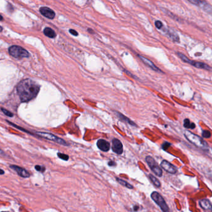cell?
I'll return each mask as SVG.
<instances>
[{"mask_svg": "<svg viewBox=\"0 0 212 212\" xmlns=\"http://www.w3.org/2000/svg\"><path fill=\"white\" fill-rule=\"evenodd\" d=\"M16 89L21 102H28L37 96L40 90V86L34 80L26 79L18 83Z\"/></svg>", "mask_w": 212, "mask_h": 212, "instance_id": "1", "label": "cell"}, {"mask_svg": "<svg viewBox=\"0 0 212 212\" xmlns=\"http://www.w3.org/2000/svg\"><path fill=\"white\" fill-rule=\"evenodd\" d=\"M184 136L190 143L195 145L197 148L204 149L209 148L207 142L203 138L198 136V135L192 133L189 131H186L184 133Z\"/></svg>", "mask_w": 212, "mask_h": 212, "instance_id": "2", "label": "cell"}, {"mask_svg": "<svg viewBox=\"0 0 212 212\" xmlns=\"http://www.w3.org/2000/svg\"><path fill=\"white\" fill-rule=\"evenodd\" d=\"M9 54L15 59H21L22 58L29 57L30 54L25 49L19 45H12L9 48Z\"/></svg>", "mask_w": 212, "mask_h": 212, "instance_id": "3", "label": "cell"}, {"mask_svg": "<svg viewBox=\"0 0 212 212\" xmlns=\"http://www.w3.org/2000/svg\"><path fill=\"white\" fill-rule=\"evenodd\" d=\"M176 54H177V56H178L183 62H184L189 64L190 65H192V66H194L196 68L205 69V70H211L212 69L211 67L209 66L208 64L205 63H203V62H196V61L190 60L181 52H177Z\"/></svg>", "mask_w": 212, "mask_h": 212, "instance_id": "4", "label": "cell"}, {"mask_svg": "<svg viewBox=\"0 0 212 212\" xmlns=\"http://www.w3.org/2000/svg\"><path fill=\"white\" fill-rule=\"evenodd\" d=\"M35 135L36 136H37L40 137L45 139L47 140H49V141H52L56 142V143L59 144L60 145H63V146H69V144H68L67 142L64 141V140H62V138H60L59 137H57V136H55L51 133H46V132H39L37 131L35 133Z\"/></svg>", "mask_w": 212, "mask_h": 212, "instance_id": "5", "label": "cell"}, {"mask_svg": "<svg viewBox=\"0 0 212 212\" xmlns=\"http://www.w3.org/2000/svg\"><path fill=\"white\" fill-rule=\"evenodd\" d=\"M151 196L155 203L159 205L162 211L163 212H170L168 205L160 194L157 192H153L151 195Z\"/></svg>", "mask_w": 212, "mask_h": 212, "instance_id": "6", "label": "cell"}, {"mask_svg": "<svg viewBox=\"0 0 212 212\" xmlns=\"http://www.w3.org/2000/svg\"><path fill=\"white\" fill-rule=\"evenodd\" d=\"M146 161L151 171L155 173L158 177H162L163 175V171L161 168L159 166L155 159L151 156H147L146 157Z\"/></svg>", "mask_w": 212, "mask_h": 212, "instance_id": "7", "label": "cell"}, {"mask_svg": "<svg viewBox=\"0 0 212 212\" xmlns=\"http://www.w3.org/2000/svg\"><path fill=\"white\" fill-rule=\"evenodd\" d=\"M189 3L194 4V5L200 7L205 12L211 14L212 13V7L209 3L205 1H199V0H188Z\"/></svg>", "mask_w": 212, "mask_h": 212, "instance_id": "8", "label": "cell"}, {"mask_svg": "<svg viewBox=\"0 0 212 212\" xmlns=\"http://www.w3.org/2000/svg\"><path fill=\"white\" fill-rule=\"evenodd\" d=\"M161 166L162 167L164 170L167 172L169 173H172V174H174L177 172V169L172 165L171 163H169V161L166 160H163L161 162Z\"/></svg>", "mask_w": 212, "mask_h": 212, "instance_id": "9", "label": "cell"}, {"mask_svg": "<svg viewBox=\"0 0 212 212\" xmlns=\"http://www.w3.org/2000/svg\"><path fill=\"white\" fill-rule=\"evenodd\" d=\"M112 151L117 154H121L123 152V146L122 142L116 138L112 141Z\"/></svg>", "mask_w": 212, "mask_h": 212, "instance_id": "10", "label": "cell"}, {"mask_svg": "<svg viewBox=\"0 0 212 212\" xmlns=\"http://www.w3.org/2000/svg\"><path fill=\"white\" fill-rule=\"evenodd\" d=\"M9 167L12 170L16 172L19 176L23 177V178H28L30 177V173L28 172V171H26V169L21 167L18 166L16 165H11Z\"/></svg>", "mask_w": 212, "mask_h": 212, "instance_id": "11", "label": "cell"}, {"mask_svg": "<svg viewBox=\"0 0 212 212\" xmlns=\"http://www.w3.org/2000/svg\"><path fill=\"white\" fill-rule=\"evenodd\" d=\"M39 11L42 15L50 19H53L56 16L54 11L48 7H41L39 9Z\"/></svg>", "mask_w": 212, "mask_h": 212, "instance_id": "12", "label": "cell"}, {"mask_svg": "<svg viewBox=\"0 0 212 212\" xmlns=\"http://www.w3.org/2000/svg\"><path fill=\"white\" fill-rule=\"evenodd\" d=\"M137 56L141 60V61L142 62L147 65V66H148L149 68H151L152 70L156 71V72H160V73L163 72H162V70H161V69L159 68H158L157 67H156L155 65V64H154L149 59H147V58H146V57L142 56L141 55H137Z\"/></svg>", "mask_w": 212, "mask_h": 212, "instance_id": "13", "label": "cell"}, {"mask_svg": "<svg viewBox=\"0 0 212 212\" xmlns=\"http://www.w3.org/2000/svg\"><path fill=\"white\" fill-rule=\"evenodd\" d=\"M96 145H97L98 149L103 152H108L110 149V142L105 140H103V139L99 140L96 142Z\"/></svg>", "mask_w": 212, "mask_h": 212, "instance_id": "14", "label": "cell"}, {"mask_svg": "<svg viewBox=\"0 0 212 212\" xmlns=\"http://www.w3.org/2000/svg\"><path fill=\"white\" fill-rule=\"evenodd\" d=\"M199 205L202 209L208 211H212V204L208 199H202L199 201Z\"/></svg>", "mask_w": 212, "mask_h": 212, "instance_id": "15", "label": "cell"}, {"mask_svg": "<svg viewBox=\"0 0 212 212\" xmlns=\"http://www.w3.org/2000/svg\"><path fill=\"white\" fill-rule=\"evenodd\" d=\"M163 30L173 41L178 42L179 41V37L178 36V34H177L174 30H173L172 29H166L165 28H164Z\"/></svg>", "mask_w": 212, "mask_h": 212, "instance_id": "16", "label": "cell"}, {"mask_svg": "<svg viewBox=\"0 0 212 212\" xmlns=\"http://www.w3.org/2000/svg\"><path fill=\"white\" fill-rule=\"evenodd\" d=\"M44 34L45 36H47L49 38H55L56 37V33L52 28H45L44 29Z\"/></svg>", "mask_w": 212, "mask_h": 212, "instance_id": "17", "label": "cell"}, {"mask_svg": "<svg viewBox=\"0 0 212 212\" xmlns=\"http://www.w3.org/2000/svg\"><path fill=\"white\" fill-rule=\"evenodd\" d=\"M116 113L117 114L118 116L119 117V119H121V120H122V121H125V123H128V124H129L130 125H131V126H136V125L135 124V123H134L133 121H132L130 119H129V118H128L127 117L125 116L124 115H123L122 114L119 113V112H116Z\"/></svg>", "mask_w": 212, "mask_h": 212, "instance_id": "18", "label": "cell"}, {"mask_svg": "<svg viewBox=\"0 0 212 212\" xmlns=\"http://www.w3.org/2000/svg\"><path fill=\"white\" fill-rule=\"evenodd\" d=\"M184 126L187 129H195V125L194 123H191L188 119H185L184 121Z\"/></svg>", "mask_w": 212, "mask_h": 212, "instance_id": "19", "label": "cell"}, {"mask_svg": "<svg viewBox=\"0 0 212 212\" xmlns=\"http://www.w3.org/2000/svg\"><path fill=\"white\" fill-rule=\"evenodd\" d=\"M116 180L119 184H121V186H124V187L128 188H129V189H132V188H133V186H132V185H131L130 184H129L128 182H127L126 181H125L124 180H123L121 179H119V178H116Z\"/></svg>", "mask_w": 212, "mask_h": 212, "instance_id": "20", "label": "cell"}, {"mask_svg": "<svg viewBox=\"0 0 212 212\" xmlns=\"http://www.w3.org/2000/svg\"><path fill=\"white\" fill-rule=\"evenodd\" d=\"M149 179L151 180V181L152 182V183L157 187H160L161 184V182H159V180H158L156 177H154L153 175L152 174H149Z\"/></svg>", "mask_w": 212, "mask_h": 212, "instance_id": "21", "label": "cell"}, {"mask_svg": "<svg viewBox=\"0 0 212 212\" xmlns=\"http://www.w3.org/2000/svg\"><path fill=\"white\" fill-rule=\"evenodd\" d=\"M57 156L59 157L60 159H62L64 161H68V159H69V156L68 155H67V154H63V153H61V152H58L57 153Z\"/></svg>", "mask_w": 212, "mask_h": 212, "instance_id": "22", "label": "cell"}, {"mask_svg": "<svg viewBox=\"0 0 212 212\" xmlns=\"http://www.w3.org/2000/svg\"><path fill=\"white\" fill-rule=\"evenodd\" d=\"M202 137H205V138H210L211 136V133L209 131L207 130H203L202 131Z\"/></svg>", "mask_w": 212, "mask_h": 212, "instance_id": "23", "label": "cell"}, {"mask_svg": "<svg viewBox=\"0 0 212 212\" xmlns=\"http://www.w3.org/2000/svg\"><path fill=\"white\" fill-rule=\"evenodd\" d=\"M1 111L4 114H5L6 116H8V117H13L14 116L12 113L10 112V111H7V110L4 109L3 108H1Z\"/></svg>", "mask_w": 212, "mask_h": 212, "instance_id": "24", "label": "cell"}, {"mask_svg": "<svg viewBox=\"0 0 212 212\" xmlns=\"http://www.w3.org/2000/svg\"><path fill=\"white\" fill-rule=\"evenodd\" d=\"M35 169L38 171V172H44L45 171V168L44 166H41V165H36L35 167Z\"/></svg>", "mask_w": 212, "mask_h": 212, "instance_id": "25", "label": "cell"}, {"mask_svg": "<svg viewBox=\"0 0 212 212\" xmlns=\"http://www.w3.org/2000/svg\"><path fill=\"white\" fill-rule=\"evenodd\" d=\"M155 26L158 29H162V28H163V24L161 21L157 20L155 22Z\"/></svg>", "mask_w": 212, "mask_h": 212, "instance_id": "26", "label": "cell"}, {"mask_svg": "<svg viewBox=\"0 0 212 212\" xmlns=\"http://www.w3.org/2000/svg\"><path fill=\"white\" fill-rule=\"evenodd\" d=\"M171 146V143H169V142H165L163 145H162V148L165 151V150H167Z\"/></svg>", "mask_w": 212, "mask_h": 212, "instance_id": "27", "label": "cell"}, {"mask_svg": "<svg viewBox=\"0 0 212 212\" xmlns=\"http://www.w3.org/2000/svg\"><path fill=\"white\" fill-rule=\"evenodd\" d=\"M69 33H70L72 35L75 36H78V33H77L75 30L74 29H70L69 30Z\"/></svg>", "mask_w": 212, "mask_h": 212, "instance_id": "28", "label": "cell"}, {"mask_svg": "<svg viewBox=\"0 0 212 212\" xmlns=\"http://www.w3.org/2000/svg\"><path fill=\"white\" fill-rule=\"evenodd\" d=\"M108 164V165H110V166H114V165H116V163L114 161H109V163Z\"/></svg>", "mask_w": 212, "mask_h": 212, "instance_id": "29", "label": "cell"}, {"mask_svg": "<svg viewBox=\"0 0 212 212\" xmlns=\"http://www.w3.org/2000/svg\"><path fill=\"white\" fill-rule=\"evenodd\" d=\"M138 210H139V207L138 206H137V205L134 206V207H133V210L134 211H137Z\"/></svg>", "mask_w": 212, "mask_h": 212, "instance_id": "30", "label": "cell"}, {"mask_svg": "<svg viewBox=\"0 0 212 212\" xmlns=\"http://www.w3.org/2000/svg\"><path fill=\"white\" fill-rule=\"evenodd\" d=\"M4 173H5V172H4V171L3 170V169H1V172H0V174L3 175Z\"/></svg>", "mask_w": 212, "mask_h": 212, "instance_id": "31", "label": "cell"}, {"mask_svg": "<svg viewBox=\"0 0 212 212\" xmlns=\"http://www.w3.org/2000/svg\"><path fill=\"white\" fill-rule=\"evenodd\" d=\"M1 212H8V211H1Z\"/></svg>", "mask_w": 212, "mask_h": 212, "instance_id": "32", "label": "cell"}]
</instances>
